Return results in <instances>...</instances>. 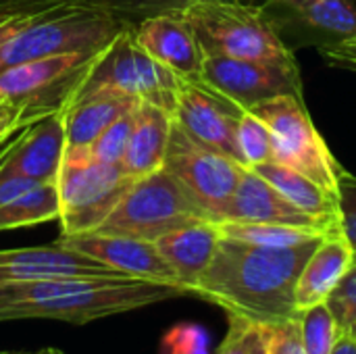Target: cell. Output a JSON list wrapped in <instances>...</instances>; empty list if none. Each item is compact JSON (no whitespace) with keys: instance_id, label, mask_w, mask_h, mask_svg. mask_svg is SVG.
<instances>
[{"instance_id":"cell-39","label":"cell","mask_w":356,"mask_h":354,"mask_svg":"<svg viewBox=\"0 0 356 354\" xmlns=\"http://www.w3.org/2000/svg\"><path fill=\"white\" fill-rule=\"evenodd\" d=\"M252 354H267V338H265L263 328H257V334L252 340Z\"/></svg>"},{"instance_id":"cell-34","label":"cell","mask_w":356,"mask_h":354,"mask_svg":"<svg viewBox=\"0 0 356 354\" xmlns=\"http://www.w3.org/2000/svg\"><path fill=\"white\" fill-rule=\"evenodd\" d=\"M229 330L215 354H252V340L259 325H252L240 317L227 315Z\"/></svg>"},{"instance_id":"cell-5","label":"cell","mask_w":356,"mask_h":354,"mask_svg":"<svg viewBox=\"0 0 356 354\" xmlns=\"http://www.w3.org/2000/svg\"><path fill=\"white\" fill-rule=\"evenodd\" d=\"M179 83L181 77L152 58L138 44L134 25H127L106 48H102L94 56L69 102L100 90H113L127 94L140 102L161 106L173 115Z\"/></svg>"},{"instance_id":"cell-7","label":"cell","mask_w":356,"mask_h":354,"mask_svg":"<svg viewBox=\"0 0 356 354\" xmlns=\"http://www.w3.org/2000/svg\"><path fill=\"white\" fill-rule=\"evenodd\" d=\"M134 182L121 165H106L90 156L63 159L56 179L63 236L96 232Z\"/></svg>"},{"instance_id":"cell-31","label":"cell","mask_w":356,"mask_h":354,"mask_svg":"<svg viewBox=\"0 0 356 354\" xmlns=\"http://www.w3.org/2000/svg\"><path fill=\"white\" fill-rule=\"evenodd\" d=\"M338 209L340 227L356 263V175L348 173L342 165L338 169Z\"/></svg>"},{"instance_id":"cell-20","label":"cell","mask_w":356,"mask_h":354,"mask_svg":"<svg viewBox=\"0 0 356 354\" xmlns=\"http://www.w3.org/2000/svg\"><path fill=\"white\" fill-rule=\"evenodd\" d=\"M219 240L221 234L217 230V223L204 219L167 232L165 236L156 238L154 244L161 257L175 271L179 284L192 296L194 286L198 284V280L202 277V273L215 257Z\"/></svg>"},{"instance_id":"cell-14","label":"cell","mask_w":356,"mask_h":354,"mask_svg":"<svg viewBox=\"0 0 356 354\" xmlns=\"http://www.w3.org/2000/svg\"><path fill=\"white\" fill-rule=\"evenodd\" d=\"M65 159V108L17 129L0 146V179L56 184Z\"/></svg>"},{"instance_id":"cell-13","label":"cell","mask_w":356,"mask_h":354,"mask_svg":"<svg viewBox=\"0 0 356 354\" xmlns=\"http://www.w3.org/2000/svg\"><path fill=\"white\" fill-rule=\"evenodd\" d=\"M246 111H242L221 94L213 92L204 83L181 79L177 90L175 111H173V121L194 142L244 165V159L236 142L238 119Z\"/></svg>"},{"instance_id":"cell-35","label":"cell","mask_w":356,"mask_h":354,"mask_svg":"<svg viewBox=\"0 0 356 354\" xmlns=\"http://www.w3.org/2000/svg\"><path fill=\"white\" fill-rule=\"evenodd\" d=\"M317 52H319V56L323 58L325 65H330L334 69L356 73V35L336 44V46L321 48Z\"/></svg>"},{"instance_id":"cell-23","label":"cell","mask_w":356,"mask_h":354,"mask_svg":"<svg viewBox=\"0 0 356 354\" xmlns=\"http://www.w3.org/2000/svg\"><path fill=\"white\" fill-rule=\"evenodd\" d=\"M250 169H254L261 177H265L277 192H282L300 211L317 219H323L327 223L340 225L338 194L325 190L321 184H317L309 175L288 165H282L277 161H267Z\"/></svg>"},{"instance_id":"cell-17","label":"cell","mask_w":356,"mask_h":354,"mask_svg":"<svg viewBox=\"0 0 356 354\" xmlns=\"http://www.w3.org/2000/svg\"><path fill=\"white\" fill-rule=\"evenodd\" d=\"M221 221L277 223L292 227H313L321 232H332L340 227L294 207L282 192H277L265 177H261L250 167L244 169Z\"/></svg>"},{"instance_id":"cell-41","label":"cell","mask_w":356,"mask_h":354,"mask_svg":"<svg viewBox=\"0 0 356 354\" xmlns=\"http://www.w3.org/2000/svg\"><path fill=\"white\" fill-rule=\"evenodd\" d=\"M250 2H257V0H250Z\"/></svg>"},{"instance_id":"cell-25","label":"cell","mask_w":356,"mask_h":354,"mask_svg":"<svg viewBox=\"0 0 356 354\" xmlns=\"http://www.w3.org/2000/svg\"><path fill=\"white\" fill-rule=\"evenodd\" d=\"M58 213L60 202L56 184H42L0 207V232L46 223L58 219Z\"/></svg>"},{"instance_id":"cell-22","label":"cell","mask_w":356,"mask_h":354,"mask_svg":"<svg viewBox=\"0 0 356 354\" xmlns=\"http://www.w3.org/2000/svg\"><path fill=\"white\" fill-rule=\"evenodd\" d=\"M171 127L173 115L169 111L148 102H138L136 121L121 169L134 179L163 169Z\"/></svg>"},{"instance_id":"cell-21","label":"cell","mask_w":356,"mask_h":354,"mask_svg":"<svg viewBox=\"0 0 356 354\" xmlns=\"http://www.w3.org/2000/svg\"><path fill=\"white\" fill-rule=\"evenodd\" d=\"M353 265V250L342 234V227L327 232L300 271L296 284L298 311L302 313L319 303H325Z\"/></svg>"},{"instance_id":"cell-3","label":"cell","mask_w":356,"mask_h":354,"mask_svg":"<svg viewBox=\"0 0 356 354\" xmlns=\"http://www.w3.org/2000/svg\"><path fill=\"white\" fill-rule=\"evenodd\" d=\"M192 27L204 54L294 65L296 56L280 40L259 2L196 0L177 10Z\"/></svg>"},{"instance_id":"cell-28","label":"cell","mask_w":356,"mask_h":354,"mask_svg":"<svg viewBox=\"0 0 356 354\" xmlns=\"http://www.w3.org/2000/svg\"><path fill=\"white\" fill-rule=\"evenodd\" d=\"M134 121H136V108L129 111L127 115H123L121 119H117L115 123H111L90 146L88 156L94 161L106 163V165H121L127 144H129Z\"/></svg>"},{"instance_id":"cell-2","label":"cell","mask_w":356,"mask_h":354,"mask_svg":"<svg viewBox=\"0 0 356 354\" xmlns=\"http://www.w3.org/2000/svg\"><path fill=\"white\" fill-rule=\"evenodd\" d=\"M190 296L169 284L134 277H56L0 286V321L56 319L71 325Z\"/></svg>"},{"instance_id":"cell-32","label":"cell","mask_w":356,"mask_h":354,"mask_svg":"<svg viewBox=\"0 0 356 354\" xmlns=\"http://www.w3.org/2000/svg\"><path fill=\"white\" fill-rule=\"evenodd\" d=\"M60 111V108H58ZM56 111L35 106V104H15V102H4L0 100V146L21 127L48 117Z\"/></svg>"},{"instance_id":"cell-15","label":"cell","mask_w":356,"mask_h":354,"mask_svg":"<svg viewBox=\"0 0 356 354\" xmlns=\"http://www.w3.org/2000/svg\"><path fill=\"white\" fill-rule=\"evenodd\" d=\"M56 242L75 250V252L88 255V257L104 263L106 267H111L113 271H117L125 277L184 288L175 275V271L161 257L154 242L129 238V236L100 234V232L77 234V236H60Z\"/></svg>"},{"instance_id":"cell-37","label":"cell","mask_w":356,"mask_h":354,"mask_svg":"<svg viewBox=\"0 0 356 354\" xmlns=\"http://www.w3.org/2000/svg\"><path fill=\"white\" fill-rule=\"evenodd\" d=\"M79 2V0H0V10L8 13H40L52 6Z\"/></svg>"},{"instance_id":"cell-36","label":"cell","mask_w":356,"mask_h":354,"mask_svg":"<svg viewBox=\"0 0 356 354\" xmlns=\"http://www.w3.org/2000/svg\"><path fill=\"white\" fill-rule=\"evenodd\" d=\"M35 13H8L0 10V69H2V46L31 23Z\"/></svg>"},{"instance_id":"cell-12","label":"cell","mask_w":356,"mask_h":354,"mask_svg":"<svg viewBox=\"0 0 356 354\" xmlns=\"http://www.w3.org/2000/svg\"><path fill=\"white\" fill-rule=\"evenodd\" d=\"M96 54L73 52L2 67L0 100L52 111L65 108Z\"/></svg>"},{"instance_id":"cell-18","label":"cell","mask_w":356,"mask_h":354,"mask_svg":"<svg viewBox=\"0 0 356 354\" xmlns=\"http://www.w3.org/2000/svg\"><path fill=\"white\" fill-rule=\"evenodd\" d=\"M138 44L177 77L200 81L204 50L179 13H159L134 25Z\"/></svg>"},{"instance_id":"cell-19","label":"cell","mask_w":356,"mask_h":354,"mask_svg":"<svg viewBox=\"0 0 356 354\" xmlns=\"http://www.w3.org/2000/svg\"><path fill=\"white\" fill-rule=\"evenodd\" d=\"M138 102L140 100L113 90H100L69 102L65 106V159L88 156L96 138L111 123L134 111Z\"/></svg>"},{"instance_id":"cell-24","label":"cell","mask_w":356,"mask_h":354,"mask_svg":"<svg viewBox=\"0 0 356 354\" xmlns=\"http://www.w3.org/2000/svg\"><path fill=\"white\" fill-rule=\"evenodd\" d=\"M217 230L221 236L271 248H288L300 246L307 242L321 240L327 232L313 227H292L277 223H244V221H217Z\"/></svg>"},{"instance_id":"cell-8","label":"cell","mask_w":356,"mask_h":354,"mask_svg":"<svg viewBox=\"0 0 356 354\" xmlns=\"http://www.w3.org/2000/svg\"><path fill=\"white\" fill-rule=\"evenodd\" d=\"M250 113L263 119L271 131L273 161L309 175L325 190L338 194L340 163L317 131L305 98L280 96L261 102Z\"/></svg>"},{"instance_id":"cell-33","label":"cell","mask_w":356,"mask_h":354,"mask_svg":"<svg viewBox=\"0 0 356 354\" xmlns=\"http://www.w3.org/2000/svg\"><path fill=\"white\" fill-rule=\"evenodd\" d=\"M263 330L267 338V354H307L300 338V319Z\"/></svg>"},{"instance_id":"cell-4","label":"cell","mask_w":356,"mask_h":354,"mask_svg":"<svg viewBox=\"0 0 356 354\" xmlns=\"http://www.w3.org/2000/svg\"><path fill=\"white\" fill-rule=\"evenodd\" d=\"M119 17L90 2H69L35 13L31 23L2 46V67L73 52L96 54L125 29Z\"/></svg>"},{"instance_id":"cell-16","label":"cell","mask_w":356,"mask_h":354,"mask_svg":"<svg viewBox=\"0 0 356 354\" xmlns=\"http://www.w3.org/2000/svg\"><path fill=\"white\" fill-rule=\"evenodd\" d=\"M56 277H121V273L58 242L35 248L0 250V286Z\"/></svg>"},{"instance_id":"cell-30","label":"cell","mask_w":356,"mask_h":354,"mask_svg":"<svg viewBox=\"0 0 356 354\" xmlns=\"http://www.w3.org/2000/svg\"><path fill=\"white\" fill-rule=\"evenodd\" d=\"M325 305L336 319L338 334L356 338V263L332 290Z\"/></svg>"},{"instance_id":"cell-40","label":"cell","mask_w":356,"mask_h":354,"mask_svg":"<svg viewBox=\"0 0 356 354\" xmlns=\"http://www.w3.org/2000/svg\"><path fill=\"white\" fill-rule=\"evenodd\" d=\"M35 354H65L63 351H58V348H42V351H38Z\"/></svg>"},{"instance_id":"cell-11","label":"cell","mask_w":356,"mask_h":354,"mask_svg":"<svg viewBox=\"0 0 356 354\" xmlns=\"http://www.w3.org/2000/svg\"><path fill=\"white\" fill-rule=\"evenodd\" d=\"M290 52L356 35V0H257Z\"/></svg>"},{"instance_id":"cell-29","label":"cell","mask_w":356,"mask_h":354,"mask_svg":"<svg viewBox=\"0 0 356 354\" xmlns=\"http://www.w3.org/2000/svg\"><path fill=\"white\" fill-rule=\"evenodd\" d=\"M96 6L106 8L127 25H136L146 17L159 13H177L196 0H83Z\"/></svg>"},{"instance_id":"cell-6","label":"cell","mask_w":356,"mask_h":354,"mask_svg":"<svg viewBox=\"0 0 356 354\" xmlns=\"http://www.w3.org/2000/svg\"><path fill=\"white\" fill-rule=\"evenodd\" d=\"M204 219L209 215L184 184L167 169H159L138 177L96 232L154 242L167 232Z\"/></svg>"},{"instance_id":"cell-38","label":"cell","mask_w":356,"mask_h":354,"mask_svg":"<svg viewBox=\"0 0 356 354\" xmlns=\"http://www.w3.org/2000/svg\"><path fill=\"white\" fill-rule=\"evenodd\" d=\"M332 354H356V338L340 334L338 340H336V346H334Z\"/></svg>"},{"instance_id":"cell-10","label":"cell","mask_w":356,"mask_h":354,"mask_svg":"<svg viewBox=\"0 0 356 354\" xmlns=\"http://www.w3.org/2000/svg\"><path fill=\"white\" fill-rule=\"evenodd\" d=\"M200 83L232 100L242 111H252L261 102L280 96L305 98L298 63L282 65L204 54Z\"/></svg>"},{"instance_id":"cell-9","label":"cell","mask_w":356,"mask_h":354,"mask_svg":"<svg viewBox=\"0 0 356 354\" xmlns=\"http://www.w3.org/2000/svg\"><path fill=\"white\" fill-rule=\"evenodd\" d=\"M163 169L175 175L209 219L217 223L221 221L246 167L194 142L173 121Z\"/></svg>"},{"instance_id":"cell-27","label":"cell","mask_w":356,"mask_h":354,"mask_svg":"<svg viewBox=\"0 0 356 354\" xmlns=\"http://www.w3.org/2000/svg\"><path fill=\"white\" fill-rule=\"evenodd\" d=\"M236 142H238V150H240L246 167H257L261 163L273 161L271 131H269L267 123L250 111H246L238 119Z\"/></svg>"},{"instance_id":"cell-1","label":"cell","mask_w":356,"mask_h":354,"mask_svg":"<svg viewBox=\"0 0 356 354\" xmlns=\"http://www.w3.org/2000/svg\"><path fill=\"white\" fill-rule=\"evenodd\" d=\"M319 242L271 248L221 236L215 257L194 286L192 296L259 328L300 319L296 284Z\"/></svg>"},{"instance_id":"cell-26","label":"cell","mask_w":356,"mask_h":354,"mask_svg":"<svg viewBox=\"0 0 356 354\" xmlns=\"http://www.w3.org/2000/svg\"><path fill=\"white\" fill-rule=\"evenodd\" d=\"M338 325L325 303H319L300 315V338L307 354H332L338 340Z\"/></svg>"}]
</instances>
